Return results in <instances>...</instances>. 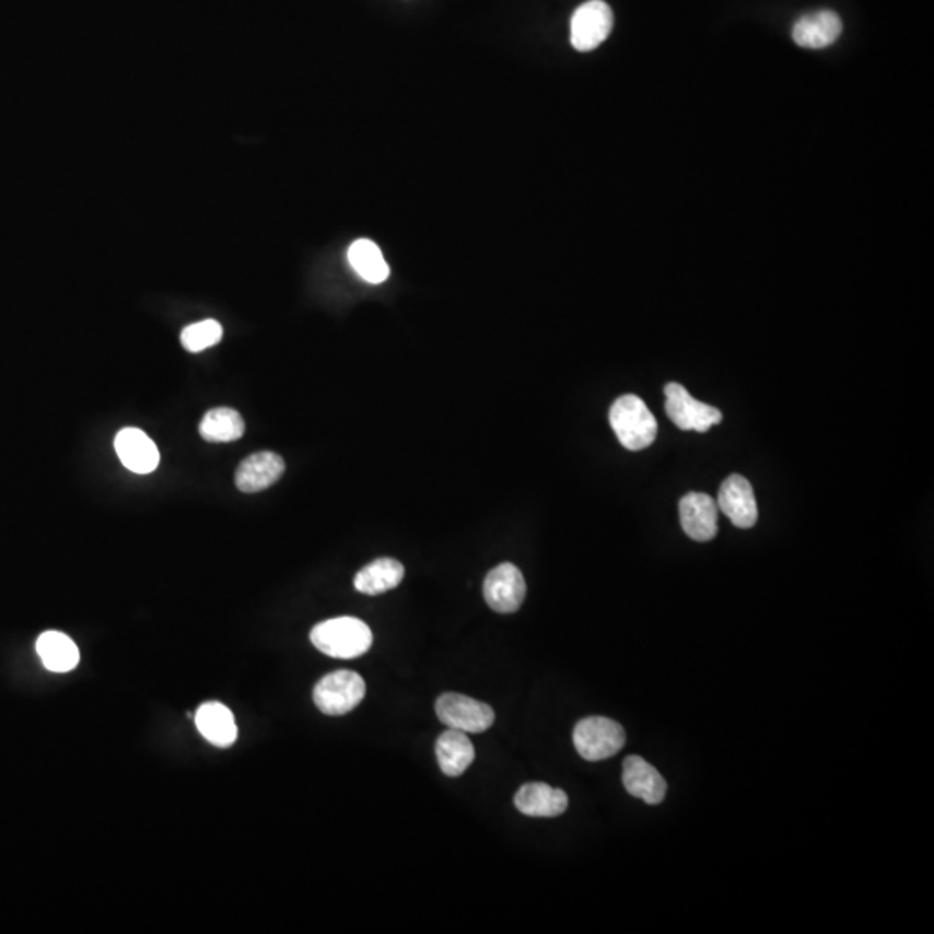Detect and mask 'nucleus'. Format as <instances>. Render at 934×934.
Returning a JSON list of instances; mask_svg holds the SVG:
<instances>
[{"mask_svg":"<svg viewBox=\"0 0 934 934\" xmlns=\"http://www.w3.org/2000/svg\"><path fill=\"white\" fill-rule=\"evenodd\" d=\"M609 422L627 451H644L656 440V419L644 400L635 395H623L612 404Z\"/></svg>","mask_w":934,"mask_h":934,"instance_id":"2","label":"nucleus"},{"mask_svg":"<svg viewBox=\"0 0 934 934\" xmlns=\"http://www.w3.org/2000/svg\"><path fill=\"white\" fill-rule=\"evenodd\" d=\"M244 430L246 428L241 413L229 407L208 410L199 424V433L211 443L236 442L243 436Z\"/></svg>","mask_w":934,"mask_h":934,"instance_id":"21","label":"nucleus"},{"mask_svg":"<svg viewBox=\"0 0 934 934\" xmlns=\"http://www.w3.org/2000/svg\"><path fill=\"white\" fill-rule=\"evenodd\" d=\"M436 758L442 772L448 778H459L471 767L476 752L466 732L448 728L436 739Z\"/></svg>","mask_w":934,"mask_h":934,"instance_id":"16","label":"nucleus"},{"mask_svg":"<svg viewBox=\"0 0 934 934\" xmlns=\"http://www.w3.org/2000/svg\"><path fill=\"white\" fill-rule=\"evenodd\" d=\"M311 641L320 653L327 656L353 659L371 650L373 632L359 618H332L314 627Z\"/></svg>","mask_w":934,"mask_h":934,"instance_id":"1","label":"nucleus"},{"mask_svg":"<svg viewBox=\"0 0 934 934\" xmlns=\"http://www.w3.org/2000/svg\"><path fill=\"white\" fill-rule=\"evenodd\" d=\"M716 505L737 528H752L757 525V499H755L751 483L745 476H728L720 487Z\"/></svg>","mask_w":934,"mask_h":934,"instance_id":"9","label":"nucleus"},{"mask_svg":"<svg viewBox=\"0 0 934 934\" xmlns=\"http://www.w3.org/2000/svg\"><path fill=\"white\" fill-rule=\"evenodd\" d=\"M623 785L629 794L644 799L647 805H659L668 791L662 773L641 757L624 758Z\"/></svg>","mask_w":934,"mask_h":934,"instance_id":"14","label":"nucleus"},{"mask_svg":"<svg viewBox=\"0 0 934 934\" xmlns=\"http://www.w3.org/2000/svg\"><path fill=\"white\" fill-rule=\"evenodd\" d=\"M514 805L526 817L552 819L568 810V794L544 782H529L522 785L514 796Z\"/></svg>","mask_w":934,"mask_h":934,"instance_id":"12","label":"nucleus"},{"mask_svg":"<svg viewBox=\"0 0 934 934\" xmlns=\"http://www.w3.org/2000/svg\"><path fill=\"white\" fill-rule=\"evenodd\" d=\"M285 464L281 455L273 452H258L249 455L240 464L236 471V484L241 492L257 493L272 487L284 475Z\"/></svg>","mask_w":934,"mask_h":934,"instance_id":"13","label":"nucleus"},{"mask_svg":"<svg viewBox=\"0 0 934 934\" xmlns=\"http://www.w3.org/2000/svg\"><path fill=\"white\" fill-rule=\"evenodd\" d=\"M483 596L493 611L502 615L516 612L526 597L525 576L511 562L499 564L484 579Z\"/></svg>","mask_w":934,"mask_h":934,"instance_id":"8","label":"nucleus"},{"mask_svg":"<svg viewBox=\"0 0 934 934\" xmlns=\"http://www.w3.org/2000/svg\"><path fill=\"white\" fill-rule=\"evenodd\" d=\"M436 715L448 728L466 734H481L495 722V711L492 707L455 692L440 696L436 701Z\"/></svg>","mask_w":934,"mask_h":934,"instance_id":"5","label":"nucleus"},{"mask_svg":"<svg viewBox=\"0 0 934 934\" xmlns=\"http://www.w3.org/2000/svg\"><path fill=\"white\" fill-rule=\"evenodd\" d=\"M220 339H222V326L217 320L192 324L187 326L180 335L184 348L192 353L203 352L207 348L219 343Z\"/></svg>","mask_w":934,"mask_h":934,"instance_id":"22","label":"nucleus"},{"mask_svg":"<svg viewBox=\"0 0 934 934\" xmlns=\"http://www.w3.org/2000/svg\"><path fill=\"white\" fill-rule=\"evenodd\" d=\"M612 11L604 0H588L571 17V44L580 52L597 49L612 30Z\"/></svg>","mask_w":934,"mask_h":934,"instance_id":"7","label":"nucleus"},{"mask_svg":"<svg viewBox=\"0 0 934 934\" xmlns=\"http://www.w3.org/2000/svg\"><path fill=\"white\" fill-rule=\"evenodd\" d=\"M404 576H406V568L400 561L381 558L362 568L357 573L353 585H355L357 591L362 592L365 596H380V594L398 587Z\"/></svg>","mask_w":934,"mask_h":934,"instance_id":"18","label":"nucleus"},{"mask_svg":"<svg viewBox=\"0 0 934 934\" xmlns=\"http://www.w3.org/2000/svg\"><path fill=\"white\" fill-rule=\"evenodd\" d=\"M116 454L129 471L150 475L160 464V451L153 440L137 428H125L115 439Z\"/></svg>","mask_w":934,"mask_h":934,"instance_id":"11","label":"nucleus"},{"mask_svg":"<svg viewBox=\"0 0 934 934\" xmlns=\"http://www.w3.org/2000/svg\"><path fill=\"white\" fill-rule=\"evenodd\" d=\"M37 653L47 670L65 674L77 668L80 651L70 637L61 632H46L38 637Z\"/></svg>","mask_w":934,"mask_h":934,"instance_id":"19","label":"nucleus"},{"mask_svg":"<svg viewBox=\"0 0 934 934\" xmlns=\"http://www.w3.org/2000/svg\"><path fill=\"white\" fill-rule=\"evenodd\" d=\"M623 727L618 722L604 716H588L580 720L573 731V743L580 757L587 761H600L611 758L624 746Z\"/></svg>","mask_w":934,"mask_h":934,"instance_id":"3","label":"nucleus"},{"mask_svg":"<svg viewBox=\"0 0 934 934\" xmlns=\"http://www.w3.org/2000/svg\"><path fill=\"white\" fill-rule=\"evenodd\" d=\"M680 523L687 537L696 542H710L719 532V505L707 493L691 492L682 497Z\"/></svg>","mask_w":934,"mask_h":934,"instance_id":"10","label":"nucleus"},{"mask_svg":"<svg viewBox=\"0 0 934 934\" xmlns=\"http://www.w3.org/2000/svg\"><path fill=\"white\" fill-rule=\"evenodd\" d=\"M348 261L360 278L371 284H381L389 278L388 264L374 241H355L348 249Z\"/></svg>","mask_w":934,"mask_h":934,"instance_id":"20","label":"nucleus"},{"mask_svg":"<svg viewBox=\"0 0 934 934\" xmlns=\"http://www.w3.org/2000/svg\"><path fill=\"white\" fill-rule=\"evenodd\" d=\"M364 698V678L350 670L326 675L314 689L315 707L329 716L347 715L355 710Z\"/></svg>","mask_w":934,"mask_h":934,"instance_id":"4","label":"nucleus"},{"mask_svg":"<svg viewBox=\"0 0 934 934\" xmlns=\"http://www.w3.org/2000/svg\"><path fill=\"white\" fill-rule=\"evenodd\" d=\"M843 32V21L834 11H817L796 21L793 38L805 49H824L834 44Z\"/></svg>","mask_w":934,"mask_h":934,"instance_id":"15","label":"nucleus"},{"mask_svg":"<svg viewBox=\"0 0 934 934\" xmlns=\"http://www.w3.org/2000/svg\"><path fill=\"white\" fill-rule=\"evenodd\" d=\"M195 720L196 727L210 745L229 748L236 743L237 725L232 711L224 704L207 703L199 707Z\"/></svg>","mask_w":934,"mask_h":934,"instance_id":"17","label":"nucleus"},{"mask_svg":"<svg viewBox=\"0 0 934 934\" xmlns=\"http://www.w3.org/2000/svg\"><path fill=\"white\" fill-rule=\"evenodd\" d=\"M665 397L666 413L680 430L707 433L724 419L716 407L696 400L691 393L678 383L666 385Z\"/></svg>","mask_w":934,"mask_h":934,"instance_id":"6","label":"nucleus"}]
</instances>
